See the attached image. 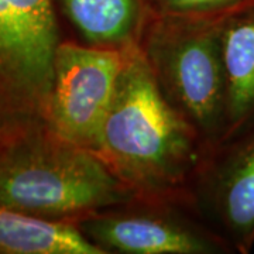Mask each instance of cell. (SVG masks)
I'll return each instance as SVG.
<instances>
[{
  "label": "cell",
  "instance_id": "1",
  "mask_svg": "<svg viewBox=\"0 0 254 254\" xmlns=\"http://www.w3.org/2000/svg\"><path fill=\"white\" fill-rule=\"evenodd\" d=\"M208 153L161 93L137 46L128 48L98 154L134 196L190 206L192 185Z\"/></svg>",
  "mask_w": 254,
  "mask_h": 254
},
{
  "label": "cell",
  "instance_id": "2",
  "mask_svg": "<svg viewBox=\"0 0 254 254\" xmlns=\"http://www.w3.org/2000/svg\"><path fill=\"white\" fill-rule=\"evenodd\" d=\"M134 195L98 153L38 125L0 140V206L72 222Z\"/></svg>",
  "mask_w": 254,
  "mask_h": 254
},
{
  "label": "cell",
  "instance_id": "3",
  "mask_svg": "<svg viewBox=\"0 0 254 254\" xmlns=\"http://www.w3.org/2000/svg\"><path fill=\"white\" fill-rule=\"evenodd\" d=\"M222 17L147 16L137 43L165 99L209 150L223 140L226 128Z\"/></svg>",
  "mask_w": 254,
  "mask_h": 254
},
{
  "label": "cell",
  "instance_id": "4",
  "mask_svg": "<svg viewBox=\"0 0 254 254\" xmlns=\"http://www.w3.org/2000/svg\"><path fill=\"white\" fill-rule=\"evenodd\" d=\"M61 41L54 0H0V140L48 125Z\"/></svg>",
  "mask_w": 254,
  "mask_h": 254
},
{
  "label": "cell",
  "instance_id": "5",
  "mask_svg": "<svg viewBox=\"0 0 254 254\" xmlns=\"http://www.w3.org/2000/svg\"><path fill=\"white\" fill-rule=\"evenodd\" d=\"M73 225L103 254L235 253L190 206L171 200L133 196Z\"/></svg>",
  "mask_w": 254,
  "mask_h": 254
},
{
  "label": "cell",
  "instance_id": "6",
  "mask_svg": "<svg viewBox=\"0 0 254 254\" xmlns=\"http://www.w3.org/2000/svg\"><path fill=\"white\" fill-rule=\"evenodd\" d=\"M126 53L75 41L60 43L48 116V126L58 136L98 153Z\"/></svg>",
  "mask_w": 254,
  "mask_h": 254
},
{
  "label": "cell",
  "instance_id": "7",
  "mask_svg": "<svg viewBox=\"0 0 254 254\" xmlns=\"http://www.w3.org/2000/svg\"><path fill=\"white\" fill-rule=\"evenodd\" d=\"M190 206L233 252L254 246V125L209 150L190 190Z\"/></svg>",
  "mask_w": 254,
  "mask_h": 254
},
{
  "label": "cell",
  "instance_id": "8",
  "mask_svg": "<svg viewBox=\"0 0 254 254\" xmlns=\"http://www.w3.org/2000/svg\"><path fill=\"white\" fill-rule=\"evenodd\" d=\"M220 48L226 93V140L254 125V0L220 18Z\"/></svg>",
  "mask_w": 254,
  "mask_h": 254
},
{
  "label": "cell",
  "instance_id": "9",
  "mask_svg": "<svg viewBox=\"0 0 254 254\" xmlns=\"http://www.w3.org/2000/svg\"><path fill=\"white\" fill-rule=\"evenodd\" d=\"M83 44L109 50L136 47L144 26L143 0H58Z\"/></svg>",
  "mask_w": 254,
  "mask_h": 254
},
{
  "label": "cell",
  "instance_id": "10",
  "mask_svg": "<svg viewBox=\"0 0 254 254\" xmlns=\"http://www.w3.org/2000/svg\"><path fill=\"white\" fill-rule=\"evenodd\" d=\"M0 254H103L72 222L34 218L0 206Z\"/></svg>",
  "mask_w": 254,
  "mask_h": 254
},
{
  "label": "cell",
  "instance_id": "11",
  "mask_svg": "<svg viewBox=\"0 0 254 254\" xmlns=\"http://www.w3.org/2000/svg\"><path fill=\"white\" fill-rule=\"evenodd\" d=\"M253 0H143L147 16L222 17Z\"/></svg>",
  "mask_w": 254,
  "mask_h": 254
}]
</instances>
